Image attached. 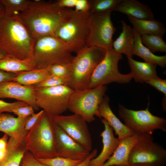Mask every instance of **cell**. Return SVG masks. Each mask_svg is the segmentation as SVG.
<instances>
[{
	"instance_id": "1",
	"label": "cell",
	"mask_w": 166,
	"mask_h": 166,
	"mask_svg": "<svg viewBox=\"0 0 166 166\" xmlns=\"http://www.w3.org/2000/svg\"><path fill=\"white\" fill-rule=\"evenodd\" d=\"M75 11L71 8L59 7L56 0H29L27 9L18 14L36 39L45 35L55 36L58 27Z\"/></svg>"
},
{
	"instance_id": "2",
	"label": "cell",
	"mask_w": 166,
	"mask_h": 166,
	"mask_svg": "<svg viewBox=\"0 0 166 166\" xmlns=\"http://www.w3.org/2000/svg\"><path fill=\"white\" fill-rule=\"evenodd\" d=\"M35 40L18 14H5L0 19V49L6 56L33 59Z\"/></svg>"
},
{
	"instance_id": "3",
	"label": "cell",
	"mask_w": 166,
	"mask_h": 166,
	"mask_svg": "<svg viewBox=\"0 0 166 166\" xmlns=\"http://www.w3.org/2000/svg\"><path fill=\"white\" fill-rule=\"evenodd\" d=\"M53 116L44 111L23 141L26 151L36 159L57 156Z\"/></svg>"
},
{
	"instance_id": "4",
	"label": "cell",
	"mask_w": 166,
	"mask_h": 166,
	"mask_svg": "<svg viewBox=\"0 0 166 166\" xmlns=\"http://www.w3.org/2000/svg\"><path fill=\"white\" fill-rule=\"evenodd\" d=\"M107 50L93 46L81 50L70 63L68 86L75 91L88 88L92 74Z\"/></svg>"
},
{
	"instance_id": "5",
	"label": "cell",
	"mask_w": 166,
	"mask_h": 166,
	"mask_svg": "<svg viewBox=\"0 0 166 166\" xmlns=\"http://www.w3.org/2000/svg\"><path fill=\"white\" fill-rule=\"evenodd\" d=\"M68 46L55 36L45 35L35 39L33 59L36 68L45 69L55 64L70 63L74 57Z\"/></svg>"
},
{
	"instance_id": "6",
	"label": "cell",
	"mask_w": 166,
	"mask_h": 166,
	"mask_svg": "<svg viewBox=\"0 0 166 166\" xmlns=\"http://www.w3.org/2000/svg\"><path fill=\"white\" fill-rule=\"evenodd\" d=\"M92 13L91 11L82 12L75 11L55 32V36L66 45L72 53L76 54L88 46L89 32L88 20Z\"/></svg>"
},
{
	"instance_id": "7",
	"label": "cell",
	"mask_w": 166,
	"mask_h": 166,
	"mask_svg": "<svg viewBox=\"0 0 166 166\" xmlns=\"http://www.w3.org/2000/svg\"><path fill=\"white\" fill-rule=\"evenodd\" d=\"M107 89L105 85L74 91L69 97L68 109L81 116L87 122L94 121L95 116L101 119L98 108Z\"/></svg>"
},
{
	"instance_id": "8",
	"label": "cell",
	"mask_w": 166,
	"mask_h": 166,
	"mask_svg": "<svg viewBox=\"0 0 166 166\" xmlns=\"http://www.w3.org/2000/svg\"><path fill=\"white\" fill-rule=\"evenodd\" d=\"M122 59V54L117 53L113 48L107 50L93 71L87 89L106 85L113 82L129 83L132 78L131 73L123 74L118 69L119 62Z\"/></svg>"
},
{
	"instance_id": "9",
	"label": "cell",
	"mask_w": 166,
	"mask_h": 166,
	"mask_svg": "<svg viewBox=\"0 0 166 166\" xmlns=\"http://www.w3.org/2000/svg\"><path fill=\"white\" fill-rule=\"evenodd\" d=\"M149 102L144 110H134L119 104L118 113L124 124L134 133L151 135L157 130L166 131V120L152 114L149 111Z\"/></svg>"
},
{
	"instance_id": "10",
	"label": "cell",
	"mask_w": 166,
	"mask_h": 166,
	"mask_svg": "<svg viewBox=\"0 0 166 166\" xmlns=\"http://www.w3.org/2000/svg\"><path fill=\"white\" fill-rule=\"evenodd\" d=\"M166 163V150L155 142L148 134H138V140L132 147L127 166L149 164L164 166Z\"/></svg>"
},
{
	"instance_id": "11",
	"label": "cell",
	"mask_w": 166,
	"mask_h": 166,
	"mask_svg": "<svg viewBox=\"0 0 166 166\" xmlns=\"http://www.w3.org/2000/svg\"><path fill=\"white\" fill-rule=\"evenodd\" d=\"M111 12L92 13L89 17L88 46L106 50L113 48V37L116 29L111 19Z\"/></svg>"
},
{
	"instance_id": "12",
	"label": "cell",
	"mask_w": 166,
	"mask_h": 166,
	"mask_svg": "<svg viewBox=\"0 0 166 166\" xmlns=\"http://www.w3.org/2000/svg\"><path fill=\"white\" fill-rule=\"evenodd\" d=\"M74 91L65 85L35 87L36 103L39 108L53 116L61 115L68 109L69 99Z\"/></svg>"
},
{
	"instance_id": "13",
	"label": "cell",
	"mask_w": 166,
	"mask_h": 166,
	"mask_svg": "<svg viewBox=\"0 0 166 166\" xmlns=\"http://www.w3.org/2000/svg\"><path fill=\"white\" fill-rule=\"evenodd\" d=\"M53 121L68 135L90 152L92 148V140L86 122L81 116L75 114L53 116Z\"/></svg>"
},
{
	"instance_id": "14",
	"label": "cell",
	"mask_w": 166,
	"mask_h": 166,
	"mask_svg": "<svg viewBox=\"0 0 166 166\" xmlns=\"http://www.w3.org/2000/svg\"><path fill=\"white\" fill-rule=\"evenodd\" d=\"M54 129L57 156L83 161L89 155L90 152L72 138L56 123Z\"/></svg>"
},
{
	"instance_id": "15",
	"label": "cell",
	"mask_w": 166,
	"mask_h": 166,
	"mask_svg": "<svg viewBox=\"0 0 166 166\" xmlns=\"http://www.w3.org/2000/svg\"><path fill=\"white\" fill-rule=\"evenodd\" d=\"M35 85L26 86L17 82L9 81L0 83V99H14L28 103L34 110H38L35 100Z\"/></svg>"
},
{
	"instance_id": "16",
	"label": "cell",
	"mask_w": 166,
	"mask_h": 166,
	"mask_svg": "<svg viewBox=\"0 0 166 166\" xmlns=\"http://www.w3.org/2000/svg\"><path fill=\"white\" fill-rule=\"evenodd\" d=\"M101 122L104 126V130L100 135L102 138L103 148L100 154L90 160L89 166H102L114 152L119 142L106 120L101 119Z\"/></svg>"
},
{
	"instance_id": "17",
	"label": "cell",
	"mask_w": 166,
	"mask_h": 166,
	"mask_svg": "<svg viewBox=\"0 0 166 166\" xmlns=\"http://www.w3.org/2000/svg\"><path fill=\"white\" fill-rule=\"evenodd\" d=\"M109 98L106 95L100 104L98 111L100 117L107 121L120 140L134 133L122 123L112 111L109 104Z\"/></svg>"
},
{
	"instance_id": "18",
	"label": "cell",
	"mask_w": 166,
	"mask_h": 166,
	"mask_svg": "<svg viewBox=\"0 0 166 166\" xmlns=\"http://www.w3.org/2000/svg\"><path fill=\"white\" fill-rule=\"evenodd\" d=\"M29 116L20 118L9 113L0 114V131L6 134L9 137L24 139L28 132L25 130V126Z\"/></svg>"
},
{
	"instance_id": "19",
	"label": "cell",
	"mask_w": 166,
	"mask_h": 166,
	"mask_svg": "<svg viewBox=\"0 0 166 166\" xmlns=\"http://www.w3.org/2000/svg\"><path fill=\"white\" fill-rule=\"evenodd\" d=\"M138 134L134 133L120 140L114 152L102 166L123 165L127 166L132 149L137 141Z\"/></svg>"
},
{
	"instance_id": "20",
	"label": "cell",
	"mask_w": 166,
	"mask_h": 166,
	"mask_svg": "<svg viewBox=\"0 0 166 166\" xmlns=\"http://www.w3.org/2000/svg\"><path fill=\"white\" fill-rule=\"evenodd\" d=\"M114 10L139 19H155L153 14L149 6L136 0H120Z\"/></svg>"
},
{
	"instance_id": "21",
	"label": "cell",
	"mask_w": 166,
	"mask_h": 166,
	"mask_svg": "<svg viewBox=\"0 0 166 166\" xmlns=\"http://www.w3.org/2000/svg\"><path fill=\"white\" fill-rule=\"evenodd\" d=\"M132 78L136 82L144 83L150 80L159 78L156 64L136 61L132 57H127Z\"/></svg>"
},
{
	"instance_id": "22",
	"label": "cell",
	"mask_w": 166,
	"mask_h": 166,
	"mask_svg": "<svg viewBox=\"0 0 166 166\" xmlns=\"http://www.w3.org/2000/svg\"><path fill=\"white\" fill-rule=\"evenodd\" d=\"M122 31L113 41V48L117 53L124 54L127 57H132L135 46V37L132 28L123 20H121Z\"/></svg>"
},
{
	"instance_id": "23",
	"label": "cell",
	"mask_w": 166,
	"mask_h": 166,
	"mask_svg": "<svg viewBox=\"0 0 166 166\" xmlns=\"http://www.w3.org/2000/svg\"><path fill=\"white\" fill-rule=\"evenodd\" d=\"M24 139L9 137L6 154L4 158L0 161V166H20L22 159L26 151Z\"/></svg>"
},
{
	"instance_id": "24",
	"label": "cell",
	"mask_w": 166,
	"mask_h": 166,
	"mask_svg": "<svg viewBox=\"0 0 166 166\" xmlns=\"http://www.w3.org/2000/svg\"><path fill=\"white\" fill-rule=\"evenodd\" d=\"M130 23L141 35L156 34L163 36L166 33L164 25L160 21L152 20L138 19L127 16Z\"/></svg>"
},
{
	"instance_id": "25",
	"label": "cell",
	"mask_w": 166,
	"mask_h": 166,
	"mask_svg": "<svg viewBox=\"0 0 166 166\" xmlns=\"http://www.w3.org/2000/svg\"><path fill=\"white\" fill-rule=\"evenodd\" d=\"M135 37V46L132 55L139 56L145 62L153 63L164 68L166 65V55L159 56L154 54L141 42V35L132 28Z\"/></svg>"
},
{
	"instance_id": "26",
	"label": "cell",
	"mask_w": 166,
	"mask_h": 166,
	"mask_svg": "<svg viewBox=\"0 0 166 166\" xmlns=\"http://www.w3.org/2000/svg\"><path fill=\"white\" fill-rule=\"evenodd\" d=\"M16 73L17 76L11 81L26 86L37 85L52 75L49 67L42 69L35 68Z\"/></svg>"
},
{
	"instance_id": "27",
	"label": "cell",
	"mask_w": 166,
	"mask_h": 166,
	"mask_svg": "<svg viewBox=\"0 0 166 166\" xmlns=\"http://www.w3.org/2000/svg\"><path fill=\"white\" fill-rule=\"evenodd\" d=\"M36 68V63L32 58L21 60L7 56L0 60V69L12 73L30 70Z\"/></svg>"
},
{
	"instance_id": "28",
	"label": "cell",
	"mask_w": 166,
	"mask_h": 166,
	"mask_svg": "<svg viewBox=\"0 0 166 166\" xmlns=\"http://www.w3.org/2000/svg\"><path fill=\"white\" fill-rule=\"evenodd\" d=\"M142 43L152 53L166 52V43L163 36L156 34L141 35Z\"/></svg>"
},
{
	"instance_id": "29",
	"label": "cell",
	"mask_w": 166,
	"mask_h": 166,
	"mask_svg": "<svg viewBox=\"0 0 166 166\" xmlns=\"http://www.w3.org/2000/svg\"><path fill=\"white\" fill-rule=\"evenodd\" d=\"M120 0H89L90 11L92 13H102L114 10Z\"/></svg>"
},
{
	"instance_id": "30",
	"label": "cell",
	"mask_w": 166,
	"mask_h": 166,
	"mask_svg": "<svg viewBox=\"0 0 166 166\" xmlns=\"http://www.w3.org/2000/svg\"><path fill=\"white\" fill-rule=\"evenodd\" d=\"M5 6V14H18L25 10L27 8L29 0H1Z\"/></svg>"
},
{
	"instance_id": "31",
	"label": "cell",
	"mask_w": 166,
	"mask_h": 166,
	"mask_svg": "<svg viewBox=\"0 0 166 166\" xmlns=\"http://www.w3.org/2000/svg\"><path fill=\"white\" fill-rule=\"evenodd\" d=\"M37 159L48 166H75L82 161L58 156L52 158Z\"/></svg>"
},
{
	"instance_id": "32",
	"label": "cell",
	"mask_w": 166,
	"mask_h": 166,
	"mask_svg": "<svg viewBox=\"0 0 166 166\" xmlns=\"http://www.w3.org/2000/svg\"><path fill=\"white\" fill-rule=\"evenodd\" d=\"M67 77L51 75L41 83L35 85L36 88L54 87L61 85H66Z\"/></svg>"
},
{
	"instance_id": "33",
	"label": "cell",
	"mask_w": 166,
	"mask_h": 166,
	"mask_svg": "<svg viewBox=\"0 0 166 166\" xmlns=\"http://www.w3.org/2000/svg\"><path fill=\"white\" fill-rule=\"evenodd\" d=\"M70 63L52 65L49 67V71L52 75L66 77L68 78Z\"/></svg>"
},
{
	"instance_id": "34",
	"label": "cell",
	"mask_w": 166,
	"mask_h": 166,
	"mask_svg": "<svg viewBox=\"0 0 166 166\" xmlns=\"http://www.w3.org/2000/svg\"><path fill=\"white\" fill-rule=\"evenodd\" d=\"M29 105L26 103L21 101H18L10 103L0 99V114L4 112L12 113L13 110L17 108Z\"/></svg>"
},
{
	"instance_id": "35",
	"label": "cell",
	"mask_w": 166,
	"mask_h": 166,
	"mask_svg": "<svg viewBox=\"0 0 166 166\" xmlns=\"http://www.w3.org/2000/svg\"><path fill=\"white\" fill-rule=\"evenodd\" d=\"M20 166H48L40 162L30 152L26 151L21 162Z\"/></svg>"
},
{
	"instance_id": "36",
	"label": "cell",
	"mask_w": 166,
	"mask_h": 166,
	"mask_svg": "<svg viewBox=\"0 0 166 166\" xmlns=\"http://www.w3.org/2000/svg\"><path fill=\"white\" fill-rule=\"evenodd\" d=\"M12 113L19 118H25L34 114V110L32 106L29 105L17 108Z\"/></svg>"
},
{
	"instance_id": "37",
	"label": "cell",
	"mask_w": 166,
	"mask_h": 166,
	"mask_svg": "<svg viewBox=\"0 0 166 166\" xmlns=\"http://www.w3.org/2000/svg\"><path fill=\"white\" fill-rule=\"evenodd\" d=\"M145 83L155 88L157 90L163 93L166 98V80L159 77L146 81Z\"/></svg>"
},
{
	"instance_id": "38",
	"label": "cell",
	"mask_w": 166,
	"mask_h": 166,
	"mask_svg": "<svg viewBox=\"0 0 166 166\" xmlns=\"http://www.w3.org/2000/svg\"><path fill=\"white\" fill-rule=\"evenodd\" d=\"M43 112L44 110H42L37 113H34L29 117L25 126L26 131H29L34 126Z\"/></svg>"
},
{
	"instance_id": "39",
	"label": "cell",
	"mask_w": 166,
	"mask_h": 166,
	"mask_svg": "<svg viewBox=\"0 0 166 166\" xmlns=\"http://www.w3.org/2000/svg\"><path fill=\"white\" fill-rule=\"evenodd\" d=\"M74 10L77 12H87L90 11L89 0H77Z\"/></svg>"
},
{
	"instance_id": "40",
	"label": "cell",
	"mask_w": 166,
	"mask_h": 166,
	"mask_svg": "<svg viewBox=\"0 0 166 166\" xmlns=\"http://www.w3.org/2000/svg\"><path fill=\"white\" fill-rule=\"evenodd\" d=\"M56 1L57 5L60 7L71 8L75 7L77 0H58Z\"/></svg>"
},
{
	"instance_id": "41",
	"label": "cell",
	"mask_w": 166,
	"mask_h": 166,
	"mask_svg": "<svg viewBox=\"0 0 166 166\" xmlns=\"http://www.w3.org/2000/svg\"><path fill=\"white\" fill-rule=\"evenodd\" d=\"M17 76L16 73L7 72L0 69V83L11 81Z\"/></svg>"
},
{
	"instance_id": "42",
	"label": "cell",
	"mask_w": 166,
	"mask_h": 166,
	"mask_svg": "<svg viewBox=\"0 0 166 166\" xmlns=\"http://www.w3.org/2000/svg\"><path fill=\"white\" fill-rule=\"evenodd\" d=\"M97 150L96 149H94L90 153L89 155L85 160L75 166H89L90 161L91 159L97 156Z\"/></svg>"
},
{
	"instance_id": "43",
	"label": "cell",
	"mask_w": 166,
	"mask_h": 166,
	"mask_svg": "<svg viewBox=\"0 0 166 166\" xmlns=\"http://www.w3.org/2000/svg\"><path fill=\"white\" fill-rule=\"evenodd\" d=\"M9 136L6 134L0 138V150L6 149L8 143Z\"/></svg>"
},
{
	"instance_id": "44",
	"label": "cell",
	"mask_w": 166,
	"mask_h": 166,
	"mask_svg": "<svg viewBox=\"0 0 166 166\" xmlns=\"http://www.w3.org/2000/svg\"><path fill=\"white\" fill-rule=\"evenodd\" d=\"M5 14V9L3 4L0 0V19Z\"/></svg>"
},
{
	"instance_id": "45",
	"label": "cell",
	"mask_w": 166,
	"mask_h": 166,
	"mask_svg": "<svg viewBox=\"0 0 166 166\" xmlns=\"http://www.w3.org/2000/svg\"><path fill=\"white\" fill-rule=\"evenodd\" d=\"M129 166H159L157 165L149 164H137Z\"/></svg>"
},
{
	"instance_id": "46",
	"label": "cell",
	"mask_w": 166,
	"mask_h": 166,
	"mask_svg": "<svg viewBox=\"0 0 166 166\" xmlns=\"http://www.w3.org/2000/svg\"><path fill=\"white\" fill-rule=\"evenodd\" d=\"M6 56L4 53L0 49V60L4 58Z\"/></svg>"
},
{
	"instance_id": "47",
	"label": "cell",
	"mask_w": 166,
	"mask_h": 166,
	"mask_svg": "<svg viewBox=\"0 0 166 166\" xmlns=\"http://www.w3.org/2000/svg\"><path fill=\"white\" fill-rule=\"evenodd\" d=\"M109 166H126L125 165H113Z\"/></svg>"
}]
</instances>
